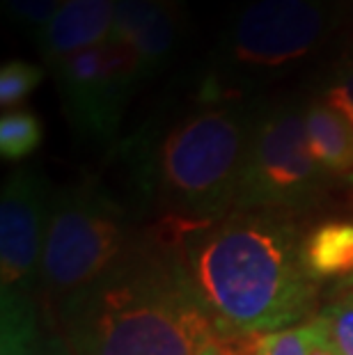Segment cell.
Here are the masks:
<instances>
[{"label": "cell", "mask_w": 353, "mask_h": 355, "mask_svg": "<svg viewBox=\"0 0 353 355\" xmlns=\"http://www.w3.org/2000/svg\"><path fill=\"white\" fill-rule=\"evenodd\" d=\"M170 236L223 335H271L319 314V284L305 270L296 218L232 211Z\"/></svg>", "instance_id": "6da1fadb"}, {"label": "cell", "mask_w": 353, "mask_h": 355, "mask_svg": "<svg viewBox=\"0 0 353 355\" xmlns=\"http://www.w3.org/2000/svg\"><path fill=\"white\" fill-rule=\"evenodd\" d=\"M58 312L71 355H195L218 335L175 239L159 227L140 232Z\"/></svg>", "instance_id": "7a4b0ae2"}, {"label": "cell", "mask_w": 353, "mask_h": 355, "mask_svg": "<svg viewBox=\"0 0 353 355\" xmlns=\"http://www.w3.org/2000/svg\"><path fill=\"white\" fill-rule=\"evenodd\" d=\"M255 112L248 101H198L124 147L129 191L156 227L177 234L236 211Z\"/></svg>", "instance_id": "3957f363"}, {"label": "cell", "mask_w": 353, "mask_h": 355, "mask_svg": "<svg viewBox=\"0 0 353 355\" xmlns=\"http://www.w3.org/2000/svg\"><path fill=\"white\" fill-rule=\"evenodd\" d=\"M347 24V0H252L218 40L198 101H246L312 60Z\"/></svg>", "instance_id": "277c9868"}, {"label": "cell", "mask_w": 353, "mask_h": 355, "mask_svg": "<svg viewBox=\"0 0 353 355\" xmlns=\"http://www.w3.org/2000/svg\"><path fill=\"white\" fill-rule=\"evenodd\" d=\"M142 216L129 191H112L99 177H83L58 188L42 254L44 296L60 305L106 273L140 236Z\"/></svg>", "instance_id": "5b68a950"}, {"label": "cell", "mask_w": 353, "mask_h": 355, "mask_svg": "<svg viewBox=\"0 0 353 355\" xmlns=\"http://www.w3.org/2000/svg\"><path fill=\"white\" fill-rule=\"evenodd\" d=\"M305 103L307 99L257 103L236 211L296 218L319 209L335 188L307 147Z\"/></svg>", "instance_id": "8992f818"}, {"label": "cell", "mask_w": 353, "mask_h": 355, "mask_svg": "<svg viewBox=\"0 0 353 355\" xmlns=\"http://www.w3.org/2000/svg\"><path fill=\"white\" fill-rule=\"evenodd\" d=\"M51 71L74 135L89 145H115L126 105L142 83L133 53L124 44L103 42Z\"/></svg>", "instance_id": "52a82bcc"}, {"label": "cell", "mask_w": 353, "mask_h": 355, "mask_svg": "<svg viewBox=\"0 0 353 355\" xmlns=\"http://www.w3.org/2000/svg\"><path fill=\"white\" fill-rule=\"evenodd\" d=\"M49 179L35 168H19L0 193V289L28 291L40 284L51 202Z\"/></svg>", "instance_id": "ba28073f"}, {"label": "cell", "mask_w": 353, "mask_h": 355, "mask_svg": "<svg viewBox=\"0 0 353 355\" xmlns=\"http://www.w3.org/2000/svg\"><path fill=\"white\" fill-rule=\"evenodd\" d=\"M184 40V14L177 0H115L108 42L133 53L142 83L159 76Z\"/></svg>", "instance_id": "9c48e42d"}, {"label": "cell", "mask_w": 353, "mask_h": 355, "mask_svg": "<svg viewBox=\"0 0 353 355\" xmlns=\"http://www.w3.org/2000/svg\"><path fill=\"white\" fill-rule=\"evenodd\" d=\"M115 0H64L49 21V26L35 35V46L49 69L76 53L108 42Z\"/></svg>", "instance_id": "30bf717a"}, {"label": "cell", "mask_w": 353, "mask_h": 355, "mask_svg": "<svg viewBox=\"0 0 353 355\" xmlns=\"http://www.w3.org/2000/svg\"><path fill=\"white\" fill-rule=\"evenodd\" d=\"M305 135L310 154L326 177L353 191V126L321 94L305 103Z\"/></svg>", "instance_id": "8fae6325"}, {"label": "cell", "mask_w": 353, "mask_h": 355, "mask_svg": "<svg viewBox=\"0 0 353 355\" xmlns=\"http://www.w3.org/2000/svg\"><path fill=\"white\" fill-rule=\"evenodd\" d=\"M303 263L317 284L353 277V220H326L303 236Z\"/></svg>", "instance_id": "7c38bea8"}, {"label": "cell", "mask_w": 353, "mask_h": 355, "mask_svg": "<svg viewBox=\"0 0 353 355\" xmlns=\"http://www.w3.org/2000/svg\"><path fill=\"white\" fill-rule=\"evenodd\" d=\"M40 344V316L30 293L0 289V355H37Z\"/></svg>", "instance_id": "4fadbf2b"}, {"label": "cell", "mask_w": 353, "mask_h": 355, "mask_svg": "<svg viewBox=\"0 0 353 355\" xmlns=\"http://www.w3.org/2000/svg\"><path fill=\"white\" fill-rule=\"evenodd\" d=\"M44 128L33 110L14 108L0 117V156L5 161H24L42 145Z\"/></svg>", "instance_id": "5bb4252c"}, {"label": "cell", "mask_w": 353, "mask_h": 355, "mask_svg": "<svg viewBox=\"0 0 353 355\" xmlns=\"http://www.w3.org/2000/svg\"><path fill=\"white\" fill-rule=\"evenodd\" d=\"M42 80L44 67L26 60H7L0 69V105L5 110H14L40 87Z\"/></svg>", "instance_id": "9a60e30c"}, {"label": "cell", "mask_w": 353, "mask_h": 355, "mask_svg": "<svg viewBox=\"0 0 353 355\" xmlns=\"http://www.w3.org/2000/svg\"><path fill=\"white\" fill-rule=\"evenodd\" d=\"M317 319L326 326L340 355H353V291L321 307Z\"/></svg>", "instance_id": "2e32d148"}, {"label": "cell", "mask_w": 353, "mask_h": 355, "mask_svg": "<svg viewBox=\"0 0 353 355\" xmlns=\"http://www.w3.org/2000/svg\"><path fill=\"white\" fill-rule=\"evenodd\" d=\"M64 0H3L5 14L17 26L28 28L33 37L49 26Z\"/></svg>", "instance_id": "e0dca14e"}, {"label": "cell", "mask_w": 353, "mask_h": 355, "mask_svg": "<svg viewBox=\"0 0 353 355\" xmlns=\"http://www.w3.org/2000/svg\"><path fill=\"white\" fill-rule=\"evenodd\" d=\"M321 96L330 105H335L353 126V62L340 64L330 73V78L324 83V89H321Z\"/></svg>", "instance_id": "ac0fdd59"}, {"label": "cell", "mask_w": 353, "mask_h": 355, "mask_svg": "<svg viewBox=\"0 0 353 355\" xmlns=\"http://www.w3.org/2000/svg\"><path fill=\"white\" fill-rule=\"evenodd\" d=\"M307 353V323L282 332L261 335L257 355H305Z\"/></svg>", "instance_id": "d6986e66"}, {"label": "cell", "mask_w": 353, "mask_h": 355, "mask_svg": "<svg viewBox=\"0 0 353 355\" xmlns=\"http://www.w3.org/2000/svg\"><path fill=\"white\" fill-rule=\"evenodd\" d=\"M261 337V335H259ZM257 335H218L205 344L195 355H257Z\"/></svg>", "instance_id": "ffe728a7"}, {"label": "cell", "mask_w": 353, "mask_h": 355, "mask_svg": "<svg viewBox=\"0 0 353 355\" xmlns=\"http://www.w3.org/2000/svg\"><path fill=\"white\" fill-rule=\"evenodd\" d=\"M305 355H340V351L335 349L333 339L328 337L326 326L317 316L307 323V353Z\"/></svg>", "instance_id": "44dd1931"}, {"label": "cell", "mask_w": 353, "mask_h": 355, "mask_svg": "<svg viewBox=\"0 0 353 355\" xmlns=\"http://www.w3.org/2000/svg\"><path fill=\"white\" fill-rule=\"evenodd\" d=\"M37 355H71V351L62 335L51 332V335H42V344H40Z\"/></svg>", "instance_id": "7402d4cb"}, {"label": "cell", "mask_w": 353, "mask_h": 355, "mask_svg": "<svg viewBox=\"0 0 353 355\" xmlns=\"http://www.w3.org/2000/svg\"><path fill=\"white\" fill-rule=\"evenodd\" d=\"M347 24H353V0H347Z\"/></svg>", "instance_id": "603a6c76"}, {"label": "cell", "mask_w": 353, "mask_h": 355, "mask_svg": "<svg viewBox=\"0 0 353 355\" xmlns=\"http://www.w3.org/2000/svg\"><path fill=\"white\" fill-rule=\"evenodd\" d=\"M337 289H344V291H353V277L351 279H347V282H342Z\"/></svg>", "instance_id": "cb8c5ba5"}]
</instances>
